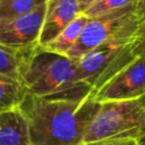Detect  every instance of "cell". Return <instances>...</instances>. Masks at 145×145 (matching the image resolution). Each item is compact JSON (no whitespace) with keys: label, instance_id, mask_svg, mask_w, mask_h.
Wrapping results in <instances>:
<instances>
[{"label":"cell","instance_id":"cell-1","mask_svg":"<svg viewBox=\"0 0 145 145\" xmlns=\"http://www.w3.org/2000/svg\"><path fill=\"white\" fill-rule=\"evenodd\" d=\"M100 105L91 95L56 100L26 94L19 109L28 122L31 145H79Z\"/></svg>","mask_w":145,"mask_h":145},{"label":"cell","instance_id":"cell-2","mask_svg":"<svg viewBox=\"0 0 145 145\" xmlns=\"http://www.w3.org/2000/svg\"><path fill=\"white\" fill-rule=\"evenodd\" d=\"M19 83L26 94L35 97L82 100L92 93L88 85L78 80L72 59L40 45L25 56Z\"/></svg>","mask_w":145,"mask_h":145},{"label":"cell","instance_id":"cell-3","mask_svg":"<svg viewBox=\"0 0 145 145\" xmlns=\"http://www.w3.org/2000/svg\"><path fill=\"white\" fill-rule=\"evenodd\" d=\"M144 126L143 100L102 102L86 131L84 143L111 138H139Z\"/></svg>","mask_w":145,"mask_h":145},{"label":"cell","instance_id":"cell-4","mask_svg":"<svg viewBox=\"0 0 145 145\" xmlns=\"http://www.w3.org/2000/svg\"><path fill=\"white\" fill-rule=\"evenodd\" d=\"M140 24L136 2L117 11L89 18L80 37L67 56L77 60L100 44L111 41L136 40Z\"/></svg>","mask_w":145,"mask_h":145},{"label":"cell","instance_id":"cell-5","mask_svg":"<svg viewBox=\"0 0 145 145\" xmlns=\"http://www.w3.org/2000/svg\"><path fill=\"white\" fill-rule=\"evenodd\" d=\"M135 41L106 42L74 60L78 80L88 85L92 92L96 91L116 72L136 58L134 56Z\"/></svg>","mask_w":145,"mask_h":145},{"label":"cell","instance_id":"cell-6","mask_svg":"<svg viewBox=\"0 0 145 145\" xmlns=\"http://www.w3.org/2000/svg\"><path fill=\"white\" fill-rule=\"evenodd\" d=\"M99 103L133 101L145 97V54L134 58L101 87L91 93Z\"/></svg>","mask_w":145,"mask_h":145},{"label":"cell","instance_id":"cell-7","mask_svg":"<svg viewBox=\"0 0 145 145\" xmlns=\"http://www.w3.org/2000/svg\"><path fill=\"white\" fill-rule=\"evenodd\" d=\"M46 2L29 14L0 20V44L28 53L39 46V39L45 16Z\"/></svg>","mask_w":145,"mask_h":145},{"label":"cell","instance_id":"cell-8","mask_svg":"<svg viewBox=\"0 0 145 145\" xmlns=\"http://www.w3.org/2000/svg\"><path fill=\"white\" fill-rule=\"evenodd\" d=\"M80 14L77 0H48L39 45L45 46L52 42Z\"/></svg>","mask_w":145,"mask_h":145},{"label":"cell","instance_id":"cell-9","mask_svg":"<svg viewBox=\"0 0 145 145\" xmlns=\"http://www.w3.org/2000/svg\"><path fill=\"white\" fill-rule=\"evenodd\" d=\"M0 145H31L28 122L19 108L0 113Z\"/></svg>","mask_w":145,"mask_h":145},{"label":"cell","instance_id":"cell-10","mask_svg":"<svg viewBox=\"0 0 145 145\" xmlns=\"http://www.w3.org/2000/svg\"><path fill=\"white\" fill-rule=\"evenodd\" d=\"M88 19L89 18L82 12L52 42H50L44 48H46L53 52H57L59 54L67 56L68 52L74 48V45L80 37V34H82L86 23L88 22Z\"/></svg>","mask_w":145,"mask_h":145},{"label":"cell","instance_id":"cell-11","mask_svg":"<svg viewBox=\"0 0 145 145\" xmlns=\"http://www.w3.org/2000/svg\"><path fill=\"white\" fill-rule=\"evenodd\" d=\"M26 92L17 79L0 76V113L19 108Z\"/></svg>","mask_w":145,"mask_h":145},{"label":"cell","instance_id":"cell-12","mask_svg":"<svg viewBox=\"0 0 145 145\" xmlns=\"http://www.w3.org/2000/svg\"><path fill=\"white\" fill-rule=\"evenodd\" d=\"M46 1L48 0H0V20L29 14Z\"/></svg>","mask_w":145,"mask_h":145},{"label":"cell","instance_id":"cell-13","mask_svg":"<svg viewBox=\"0 0 145 145\" xmlns=\"http://www.w3.org/2000/svg\"><path fill=\"white\" fill-rule=\"evenodd\" d=\"M26 54L0 44V76L19 80L20 67Z\"/></svg>","mask_w":145,"mask_h":145},{"label":"cell","instance_id":"cell-14","mask_svg":"<svg viewBox=\"0 0 145 145\" xmlns=\"http://www.w3.org/2000/svg\"><path fill=\"white\" fill-rule=\"evenodd\" d=\"M136 1L137 0H97L91 6H88L86 9H84L82 12L88 18H93L108 12L117 11L131 3H135Z\"/></svg>","mask_w":145,"mask_h":145},{"label":"cell","instance_id":"cell-15","mask_svg":"<svg viewBox=\"0 0 145 145\" xmlns=\"http://www.w3.org/2000/svg\"><path fill=\"white\" fill-rule=\"evenodd\" d=\"M138 138H111V139H103L96 140L91 143H82L79 145H136Z\"/></svg>","mask_w":145,"mask_h":145},{"label":"cell","instance_id":"cell-16","mask_svg":"<svg viewBox=\"0 0 145 145\" xmlns=\"http://www.w3.org/2000/svg\"><path fill=\"white\" fill-rule=\"evenodd\" d=\"M140 54H145V19L140 24L137 39L134 44V56L138 57Z\"/></svg>","mask_w":145,"mask_h":145},{"label":"cell","instance_id":"cell-17","mask_svg":"<svg viewBox=\"0 0 145 145\" xmlns=\"http://www.w3.org/2000/svg\"><path fill=\"white\" fill-rule=\"evenodd\" d=\"M136 7H137V14L143 22L145 19V0H137L136 1Z\"/></svg>","mask_w":145,"mask_h":145},{"label":"cell","instance_id":"cell-18","mask_svg":"<svg viewBox=\"0 0 145 145\" xmlns=\"http://www.w3.org/2000/svg\"><path fill=\"white\" fill-rule=\"evenodd\" d=\"M77 1L79 2L80 8H82V11H83L84 9H86L88 6H91L92 3H94V2L97 1V0H77Z\"/></svg>","mask_w":145,"mask_h":145},{"label":"cell","instance_id":"cell-19","mask_svg":"<svg viewBox=\"0 0 145 145\" xmlns=\"http://www.w3.org/2000/svg\"><path fill=\"white\" fill-rule=\"evenodd\" d=\"M136 145H145V134L140 135V137L136 142Z\"/></svg>","mask_w":145,"mask_h":145},{"label":"cell","instance_id":"cell-20","mask_svg":"<svg viewBox=\"0 0 145 145\" xmlns=\"http://www.w3.org/2000/svg\"><path fill=\"white\" fill-rule=\"evenodd\" d=\"M142 100H143V102H144V105H145V97H144V99H142ZM143 134H145V126H144V129H143V133H142V135H143Z\"/></svg>","mask_w":145,"mask_h":145}]
</instances>
